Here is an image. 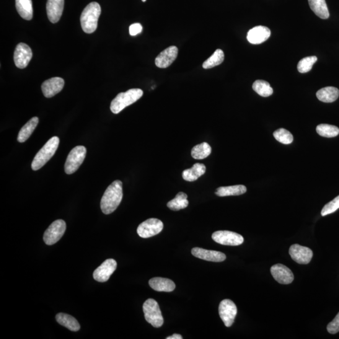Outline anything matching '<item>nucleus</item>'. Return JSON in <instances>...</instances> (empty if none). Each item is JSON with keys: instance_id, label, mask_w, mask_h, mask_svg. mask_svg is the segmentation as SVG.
I'll return each mask as SVG.
<instances>
[{"instance_id": "nucleus-32", "label": "nucleus", "mask_w": 339, "mask_h": 339, "mask_svg": "<svg viewBox=\"0 0 339 339\" xmlns=\"http://www.w3.org/2000/svg\"><path fill=\"white\" fill-rule=\"evenodd\" d=\"M316 130L319 135L325 138H333L339 134V128L337 126L328 124H320L317 126Z\"/></svg>"}, {"instance_id": "nucleus-2", "label": "nucleus", "mask_w": 339, "mask_h": 339, "mask_svg": "<svg viewBox=\"0 0 339 339\" xmlns=\"http://www.w3.org/2000/svg\"><path fill=\"white\" fill-rule=\"evenodd\" d=\"M102 9L97 2H91L85 8L80 19L82 30L85 33H92L97 29Z\"/></svg>"}, {"instance_id": "nucleus-15", "label": "nucleus", "mask_w": 339, "mask_h": 339, "mask_svg": "<svg viewBox=\"0 0 339 339\" xmlns=\"http://www.w3.org/2000/svg\"><path fill=\"white\" fill-rule=\"evenodd\" d=\"M177 46H171L162 51L155 59V64L159 68H167L175 61L178 56Z\"/></svg>"}, {"instance_id": "nucleus-17", "label": "nucleus", "mask_w": 339, "mask_h": 339, "mask_svg": "<svg viewBox=\"0 0 339 339\" xmlns=\"http://www.w3.org/2000/svg\"><path fill=\"white\" fill-rule=\"evenodd\" d=\"M191 252L196 258L212 262H222L226 259V256L223 253L207 250L200 248H194Z\"/></svg>"}, {"instance_id": "nucleus-36", "label": "nucleus", "mask_w": 339, "mask_h": 339, "mask_svg": "<svg viewBox=\"0 0 339 339\" xmlns=\"http://www.w3.org/2000/svg\"><path fill=\"white\" fill-rule=\"evenodd\" d=\"M327 330L331 334H335L339 332V312L334 319L328 323Z\"/></svg>"}, {"instance_id": "nucleus-38", "label": "nucleus", "mask_w": 339, "mask_h": 339, "mask_svg": "<svg viewBox=\"0 0 339 339\" xmlns=\"http://www.w3.org/2000/svg\"><path fill=\"white\" fill-rule=\"evenodd\" d=\"M167 339H182V336L180 334H177V333H175L172 336H169L166 338Z\"/></svg>"}, {"instance_id": "nucleus-19", "label": "nucleus", "mask_w": 339, "mask_h": 339, "mask_svg": "<svg viewBox=\"0 0 339 339\" xmlns=\"http://www.w3.org/2000/svg\"><path fill=\"white\" fill-rule=\"evenodd\" d=\"M64 0H47L46 14L52 23H56L61 19L64 10Z\"/></svg>"}, {"instance_id": "nucleus-5", "label": "nucleus", "mask_w": 339, "mask_h": 339, "mask_svg": "<svg viewBox=\"0 0 339 339\" xmlns=\"http://www.w3.org/2000/svg\"><path fill=\"white\" fill-rule=\"evenodd\" d=\"M143 309L144 318L147 322L150 323L154 327H162L164 324V320L157 302L152 299L147 300L144 303Z\"/></svg>"}, {"instance_id": "nucleus-9", "label": "nucleus", "mask_w": 339, "mask_h": 339, "mask_svg": "<svg viewBox=\"0 0 339 339\" xmlns=\"http://www.w3.org/2000/svg\"><path fill=\"white\" fill-rule=\"evenodd\" d=\"M237 312L236 305L231 300L226 299L220 303L219 314L226 327L233 324Z\"/></svg>"}, {"instance_id": "nucleus-37", "label": "nucleus", "mask_w": 339, "mask_h": 339, "mask_svg": "<svg viewBox=\"0 0 339 339\" xmlns=\"http://www.w3.org/2000/svg\"><path fill=\"white\" fill-rule=\"evenodd\" d=\"M143 30V27L140 23H134L130 25L129 28V34L131 36H135L140 33Z\"/></svg>"}, {"instance_id": "nucleus-6", "label": "nucleus", "mask_w": 339, "mask_h": 339, "mask_svg": "<svg viewBox=\"0 0 339 339\" xmlns=\"http://www.w3.org/2000/svg\"><path fill=\"white\" fill-rule=\"evenodd\" d=\"M87 150L84 146H77L72 149L67 158L64 169L67 174L76 172L83 163Z\"/></svg>"}, {"instance_id": "nucleus-13", "label": "nucleus", "mask_w": 339, "mask_h": 339, "mask_svg": "<svg viewBox=\"0 0 339 339\" xmlns=\"http://www.w3.org/2000/svg\"><path fill=\"white\" fill-rule=\"evenodd\" d=\"M289 254L295 261L301 265L309 264L313 257V252L310 248L297 244L291 246Z\"/></svg>"}, {"instance_id": "nucleus-27", "label": "nucleus", "mask_w": 339, "mask_h": 339, "mask_svg": "<svg viewBox=\"0 0 339 339\" xmlns=\"http://www.w3.org/2000/svg\"><path fill=\"white\" fill-rule=\"evenodd\" d=\"M247 188L243 185L221 187L217 188L216 195L219 197L240 196L247 192Z\"/></svg>"}, {"instance_id": "nucleus-33", "label": "nucleus", "mask_w": 339, "mask_h": 339, "mask_svg": "<svg viewBox=\"0 0 339 339\" xmlns=\"http://www.w3.org/2000/svg\"><path fill=\"white\" fill-rule=\"evenodd\" d=\"M317 58L316 56L307 57L302 59L298 64L297 69L300 73H307L311 71L313 65L316 63Z\"/></svg>"}, {"instance_id": "nucleus-25", "label": "nucleus", "mask_w": 339, "mask_h": 339, "mask_svg": "<svg viewBox=\"0 0 339 339\" xmlns=\"http://www.w3.org/2000/svg\"><path fill=\"white\" fill-rule=\"evenodd\" d=\"M38 121H39V120H38V117H33L23 126L19 131L17 138L18 141L20 143H23V142L27 141L29 138L31 134H32L36 127H37Z\"/></svg>"}, {"instance_id": "nucleus-4", "label": "nucleus", "mask_w": 339, "mask_h": 339, "mask_svg": "<svg viewBox=\"0 0 339 339\" xmlns=\"http://www.w3.org/2000/svg\"><path fill=\"white\" fill-rule=\"evenodd\" d=\"M59 144V138L58 136H54L49 139L33 159L32 163V170H38L43 167L55 154Z\"/></svg>"}, {"instance_id": "nucleus-22", "label": "nucleus", "mask_w": 339, "mask_h": 339, "mask_svg": "<svg viewBox=\"0 0 339 339\" xmlns=\"http://www.w3.org/2000/svg\"><path fill=\"white\" fill-rule=\"evenodd\" d=\"M206 167L203 164H196L191 169L185 170L182 173L183 179L188 182H193L206 173Z\"/></svg>"}, {"instance_id": "nucleus-26", "label": "nucleus", "mask_w": 339, "mask_h": 339, "mask_svg": "<svg viewBox=\"0 0 339 339\" xmlns=\"http://www.w3.org/2000/svg\"><path fill=\"white\" fill-rule=\"evenodd\" d=\"M56 320L59 324L63 325L64 327L73 332H77L81 328L76 318L68 314L60 313L56 315Z\"/></svg>"}, {"instance_id": "nucleus-11", "label": "nucleus", "mask_w": 339, "mask_h": 339, "mask_svg": "<svg viewBox=\"0 0 339 339\" xmlns=\"http://www.w3.org/2000/svg\"><path fill=\"white\" fill-rule=\"evenodd\" d=\"M33 53L30 46L24 43L18 44L14 53L15 66L19 69H24L32 59Z\"/></svg>"}, {"instance_id": "nucleus-18", "label": "nucleus", "mask_w": 339, "mask_h": 339, "mask_svg": "<svg viewBox=\"0 0 339 339\" xmlns=\"http://www.w3.org/2000/svg\"><path fill=\"white\" fill-rule=\"evenodd\" d=\"M271 31L265 26H257L251 29L248 33V42L252 44H261L270 38Z\"/></svg>"}, {"instance_id": "nucleus-12", "label": "nucleus", "mask_w": 339, "mask_h": 339, "mask_svg": "<svg viewBox=\"0 0 339 339\" xmlns=\"http://www.w3.org/2000/svg\"><path fill=\"white\" fill-rule=\"evenodd\" d=\"M116 268H117L116 261L113 259H108L94 271L93 277L97 281H107L112 274L115 272Z\"/></svg>"}, {"instance_id": "nucleus-7", "label": "nucleus", "mask_w": 339, "mask_h": 339, "mask_svg": "<svg viewBox=\"0 0 339 339\" xmlns=\"http://www.w3.org/2000/svg\"><path fill=\"white\" fill-rule=\"evenodd\" d=\"M66 230V222L63 220H57L51 224L44 233V242L49 246L56 244L63 236Z\"/></svg>"}, {"instance_id": "nucleus-20", "label": "nucleus", "mask_w": 339, "mask_h": 339, "mask_svg": "<svg viewBox=\"0 0 339 339\" xmlns=\"http://www.w3.org/2000/svg\"><path fill=\"white\" fill-rule=\"evenodd\" d=\"M150 286L157 292H171L174 290L175 284L170 279L156 277L149 281Z\"/></svg>"}, {"instance_id": "nucleus-29", "label": "nucleus", "mask_w": 339, "mask_h": 339, "mask_svg": "<svg viewBox=\"0 0 339 339\" xmlns=\"http://www.w3.org/2000/svg\"><path fill=\"white\" fill-rule=\"evenodd\" d=\"M211 147L206 142L198 144L193 147L191 151V157L194 159L202 160L206 159L211 154Z\"/></svg>"}, {"instance_id": "nucleus-24", "label": "nucleus", "mask_w": 339, "mask_h": 339, "mask_svg": "<svg viewBox=\"0 0 339 339\" xmlns=\"http://www.w3.org/2000/svg\"><path fill=\"white\" fill-rule=\"evenodd\" d=\"M310 9L322 19H327L330 16L325 0H308Z\"/></svg>"}, {"instance_id": "nucleus-28", "label": "nucleus", "mask_w": 339, "mask_h": 339, "mask_svg": "<svg viewBox=\"0 0 339 339\" xmlns=\"http://www.w3.org/2000/svg\"><path fill=\"white\" fill-rule=\"evenodd\" d=\"M188 206L187 195L184 192L178 193L174 199L167 203L168 208L175 211L185 209Z\"/></svg>"}, {"instance_id": "nucleus-1", "label": "nucleus", "mask_w": 339, "mask_h": 339, "mask_svg": "<svg viewBox=\"0 0 339 339\" xmlns=\"http://www.w3.org/2000/svg\"><path fill=\"white\" fill-rule=\"evenodd\" d=\"M123 196V183L115 180L106 190L101 201V209L105 214H110L118 208Z\"/></svg>"}, {"instance_id": "nucleus-23", "label": "nucleus", "mask_w": 339, "mask_h": 339, "mask_svg": "<svg viewBox=\"0 0 339 339\" xmlns=\"http://www.w3.org/2000/svg\"><path fill=\"white\" fill-rule=\"evenodd\" d=\"M339 96V90L334 87H326L318 90L317 97L320 102L332 103L335 102Z\"/></svg>"}, {"instance_id": "nucleus-16", "label": "nucleus", "mask_w": 339, "mask_h": 339, "mask_svg": "<svg viewBox=\"0 0 339 339\" xmlns=\"http://www.w3.org/2000/svg\"><path fill=\"white\" fill-rule=\"evenodd\" d=\"M64 86V80L61 77L53 78L44 81L42 85V90L44 96L50 98L54 96L63 90Z\"/></svg>"}, {"instance_id": "nucleus-39", "label": "nucleus", "mask_w": 339, "mask_h": 339, "mask_svg": "<svg viewBox=\"0 0 339 339\" xmlns=\"http://www.w3.org/2000/svg\"><path fill=\"white\" fill-rule=\"evenodd\" d=\"M146 1H147V0H142V2H146Z\"/></svg>"}, {"instance_id": "nucleus-34", "label": "nucleus", "mask_w": 339, "mask_h": 339, "mask_svg": "<svg viewBox=\"0 0 339 339\" xmlns=\"http://www.w3.org/2000/svg\"><path fill=\"white\" fill-rule=\"evenodd\" d=\"M273 136L277 141L284 144H291L294 140V136L290 132L283 128L277 129L274 132Z\"/></svg>"}, {"instance_id": "nucleus-35", "label": "nucleus", "mask_w": 339, "mask_h": 339, "mask_svg": "<svg viewBox=\"0 0 339 339\" xmlns=\"http://www.w3.org/2000/svg\"><path fill=\"white\" fill-rule=\"evenodd\" d=\"M338 209L339 196L323 207L322 211H321V215H322V216H327L328 214L333 213V212L338 210Z\"/></svg>"}, {"instance_id": "nucleus-21", "label": "nucleus", "mask_w": 339, "mask_h": 339, "mask_svg": "<svg viewBox=\"0 0 339 339\" xmlns=\"http://www.w3.org/2000/svg\"><path fill=\"white\" fill-rule=\"evenodd\" d=\"M15 5L20 17L26 20L33 18V5L32 0H15Z\"/></svg>"}, {"instance_id": "nucleus-8", "label": "nucleus", "mask_w": 339, "mask_h": 339, "mask_svg": "<svg viewBox=\"0 0 339 339\" xmlns=\"http://www.w3.org/2000/svg\"><path fill=\"white\" fill-rule=\"evenodd\" d=\"M163 229L164 224L160 220L151 218L139 225L137 233L142 238H149L159 234Z\"/></svg>"}, {"instance_id": "nucleus-10", "label": "nucleus", "mask_w": 339, "mask_h": 339, "mask_svg": "<svg viewBox=\"0 0 339 339\" xmlns=\"http://www.w3.org/2000/svg\"><path fill=\"white\" fill-rule=\"evenodd\" d=\"M212 239L220 245L225 246H239L244 242L241 235L229 231H218L212 235Z\"/></svg>"}, {"instance_id": "nucleus-3", "label": "nucleus", "mask_w": 339, "mask_h": 339, "mask_svg": "<svg viewBox=\"0 0 339 339\" xmlns=\"http://www.w3.org/2000/svg\"><path fill=\"white\" fill-rule=\"evenodd\" d=\"M143 94V91L140 89H131L125 92H121L111 103V112L118 114L124 109L130 106L140 99Z\"/></svg>"}, {"instance_id": "nucleus-31", "label": "nucleus", "mask_w": 339, "mask_h": 339, "mask_svg": "<svg viewBox=\"0 0 339 339\" xmlns=\"http://www.w3.org/2000/svg\"><path fill=\"white\" fill-rule=\"evenodd\" d=\"M253 89L261 96L268 97L272 95L273 90L268 82L257 80L253 84Z\"/></svg>"}, {"instance_id": "nucleus-14", "label": "nucleus", "mask_w": 339, "mask_h": 339, "mask_svg": "<svg viewBox=\"0 0 339 339\" xmlns=\"http://www.w3.org/2000/svg\"><path fill=\"white\" fill-rule=\"evenodd\" d=\"M270 271L273 278L279 283L288 284L292 283L294 281V273L287 266L281 264L273 265L271 268Z\"/></svg>"}, {"instance_id": "nucleus-30", "label": "nucleus", "mask_w": 339, "mask_h": 339, "mask_svg": "<svg viewBox=\"0 0 339 339\" xmlns=\"http://www.w3.org/2000/svg\"><path fill=\"white\" fill-rule=\"evenodd\" d=\"M224 60V52L221 49H217L209 59L204 62L203 65L204 69H208L221 64Z\"/></svg>"}]
</instances>
